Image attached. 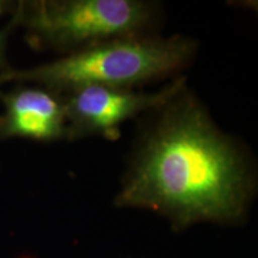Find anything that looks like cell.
I'll use <instances>...</instances> for the list:
<instances>
[{
    "mask_svg": "<svg viewBox=\"0 0 258 258\" xmlns=\"http://www.w3.org/2000/svg\"><path fill=\"white\" fill-rule=\"evenodd\" d=\"M8 71L9 70H6V71H4V72L0 73V89H2L3 84L9 82V80H8ZM0 92H2V91H0Z\"/></svg>",
    "mask_w": 258,
    "mask_h": 258,
    "instance_id": "obj_8",
    "label": "cell"
},
{
    "mask_svg": "<svg viewBox=\"0 0 258 258\" xmlns=\"http://www.w3.org/2000/svg\"><path fill=\"white\" fill-rule=\"evenodd\" d=\"M195 51V42L178 35L118 37L28 70L9 69L8 80L35 83L57 95L88 85L132 89L179 72Z\"/></svg>",
    "mask_w": 258,
    "mask_h": 258,
    "instance_id": "obj_2",
    "label": "cell"
},
{
    "mask_svg": "<svg viewBox=\"0 0 258 258\" xmlns=\"http://www.w3.org/2000/svg\"><path fill=\"white\" fill-rule=\"evenodd\" d=\"M185 77H177L157 92L102 85L70 90L61 95L66 109L67 139L90 135L117 138L123 122L165 104L185 88Z\"/></svg>",
    "mask_w": 258,
    "mask_h": 258,
    "instance_id": "obj_4",
    "label": "cell"
},
{
    "mask_svg": "<svg viewBox=\"0 0 258 258\" xmlns=\"http://www.w3.org/2000/svg\"><path fill=\"white\" fill-rule=\"evenodd\" d=\"M152 112L116 207L157 213L176 232L200 222H243L254 190L253 167L243 147L215 125L186 86Z\"/></svg>",
    "mask_w": 258,
    "mask_h": 258,
    "instance_id": "obj_1",
    "label": "cell"
},
{
    "mask_svg": "<svg viewBox=\"0 0 258 258\" xmlns=\"http://www.w3.org/2000/svg\"><path fill=\"white\" fill-rule=\"evenodd\" d=\"M0 139L21 138L51 143L67 139V117L61 95L41 88L22 86L0 92Z\"/></svg>",
    "mask_w": 258,
    "mask_h": 258,
    "instance_id": "obj_5",
    "label": "cell"
},
{
    "mask_svg": "<svg viewBox=\"0 0 258 258\" xmlns=\"http://www.w3.org/2000/svg\"><path fill=\"white\" fill-rule=\"evenodd\" d=\"M15 6L12 3L4 2V0H0V17H3L8 12H14Z\"/></svg>",
    "mask_w": 258,
    "mask_h": 258,
    "instance_id": "obj_7",
    "label": "cell"
},
{
    "mask_svg": "<svg viewBox=\"0 0 258 258\" xmlns=\"http://www.w3.org/2000/svg\"><path fill=\"white\" fill-rule=\"evenodd\" d=\"M158 5L143 0H37L18 3L12 22L27 29L29 42L67 53L112 40L146 35Z\"/></svg>",
    "mask_w": 258,
    "mask_h": 258,
    "instance_id": "obj_3",
    "label": "cell"
},
{
    "mask_svg": "<svg viewBox=\"0 0 258 258\" xmlns=\"http://www.w3.org/2000/svg\"><path fill=\"white\" fill-rule=\"evenodd\" d=\"M15 27V23L10 22L8 27L5 29H2L0 30V73L4 72V71L9 70L8 64H6V59H5V51H6V42H8V36L9 32L11 30V28Z\"/></svg>",
    "mask_w": 258,
    "mask_h": 258,
    "instance_id": "obj_6",
    "label": "cell"
}]
</instances>
